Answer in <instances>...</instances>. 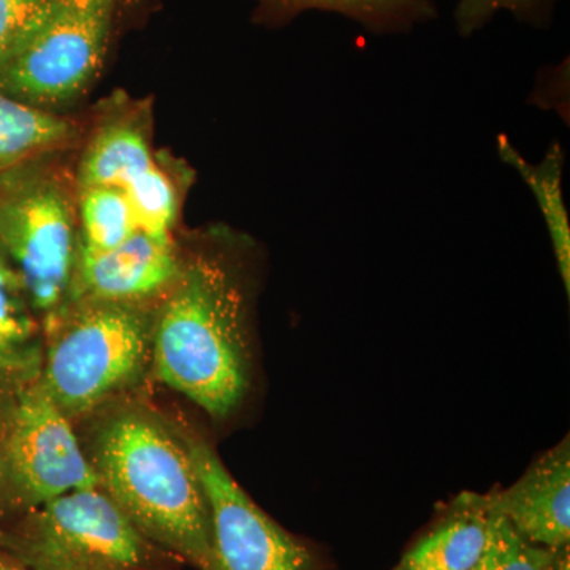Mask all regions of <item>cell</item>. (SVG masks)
<instances>
[{
    "mask_svg": "<svg viewBox=\"0 0 570 570\" xmlns=\"http://www.w3.org/2000/svg\"><path fill=\"white\" fill-rule=\"evenodd\" d=\"M490 498L499 515L528 542L554 551L569 547V436L542 453L513 485Z\"/></svg>",
    "mask_w": 570,
    "mask_h": 570,
    "instance_id": "obj_10",
    "label": "cell"
},
{
    "mask_svg": "<svg viewBox=\"0 0 570 570\" xmlns=\"http://www.w3.org/2000/svg\"><path fill=\"white\" fill-rule=\"evenodd\" d=\"M212 512L208 570H332L324 551L284 530L232 478L205 441L184 438Z\"/></svg>",
    "mask_w": 570,
    "mask_h": 570,
    "instance_id": "obj_8",
    "label": "cell"
},
{
    "mask_svg": "<svg viewBox=\"0 0 570 570\" xmlns=\"http://www.w3.org/2000/svg\"><path fill=\"white\" fill-rule=\"evenodd\" d=\"M291 11L321 10L343 14L371 31H401L433 17V0H279Z\"/></svg>",
    "mask_w": 570,
    "mask_h": 570,
    "instance_id": "obj_17",
    "label": "cell"
},
{
    "mask_svg": "<svg viewBox=\"0 0 570 570\" xmlns=\"http://www.w3.org/2000/svg\"><path fill=\"white\" fill-rule=\"evenodd\" d=\"M89 460L100 489L146 539L184 564L209 569L212 512L181 439L159 420L127 412L105 423Z\"/></svg>",
    "mask_w": 570,
    "mask_h": 570,
    "instance_id": "obj_2",
    "label": "cell"
},
{
    "mask_svg": "<svg viewBox=\"0 0 570 570\" xmlns=\"http://www.w3.org/2000/svg\"><path fill=\"white\" fill-rule=\"evenodd\" d=\"M156 165L148 138L137 124L116 121L97 132L82 156L78 186L126 189Z\"/></svg>",
    "mask_w": 570,
    "mask_h": 570,
    "instance_id": "obj_13",
    "label": "cell"
},
{
    "mask_svg": "<svg viewBox=\"0 0 570 570\" xmlns=\"http://www.w3.org/2000/svg\"><path fill=\"white\" fill-rule=\"evenodd\" d=\"M75 227L73 204L58 176L29 163L0 175V245L47 325L69 303L80 245Z\"/></svg>",
    "mask_w": 570,
    "mask_h": 570,
    "instance_id": "obj_6",
    "label": "cell"
},
{
    "mask_svg": "<svg viewBox=\"0 0 570 570\" xmlns=\"http://www.w3.org/2000/svg\"><path fill=\"white\" fill-rule=\"evenodd\" d=\"M395 570H403V569H397V568H396Z\"/></svg>",
    "mask_w": 570,
    "mask_h": 570,
    "instance_id": "obj_24",
    "label": "cell"
},
{
    "mask_svg": "<svg viewBox=\"0 0 570 570\" xmlns=\"http://www.w3.org/2000/svg\"><path fill=\"white\" fill-rule=\"evenodd\" d=\"M50 0H0V63Z\"/></svg>",
    "mask_w": 570,
    "mask_h": 570,
    "instance_id": "obj_21",
    "label": "cell"
},
{
    "mask_svg": "<svg viewBox=\"0 0 570 570\" xmlns=\"http://www.w3.org/2000/svg\"><path fill=\"white\" fill-rule=\"evenodd\" d=\"M490 494L463 493L401 558L403 570H471L489 542Z\"/></svg>",
    "mask_w": 570,
    "mask_h": 570,
    "instance_id": "obj_11",
    "label": "cell"
},
{
    "mask_svg": "<svg viewBox=\"0 0 570 570\" xmlns=\"http://www.w3.org/2000/svg\"><path fill=\"white\" fill-rule=\"evenodd\" d=\"M499 156L504 163L512 165L530 184L532 194L542 209L543 219L549 227L558 268L566 294H570V225L566 212L564 197H562V163L564 154L560 146L553 145L547 153L546 159L540 164H530L513 148L505 137H499Z\"/></svg>",
    "mask_w": 570,
    "mask_h": 570,
    "instance_id": "obj_15",
    "label": "cell"
},
{
    "mask_svg": "<svg viewBox=\"0 0 570 570\" xmlns=\"http://www.w3.org/2000/svg\"><path fill=\"white\" fill-rule=\"evenodd\" d=\"M45 347L26 285L0 245V395L39 381Z\"/></svg>",
    "mask_w": 570,
    "mask_h": 570,
    "instance_id": "obj_12",
    "label": "cell"
},
{
    "mask_svg": "<svg viewBox=\"0 0 570 570\" xmlns=\"http://www.w3.org/2000/svg\"><path fill=\"white\" fill-rule=\"evenodd\" d=\"M551 0H456L455 20L461 36H471L487 24L498 11H510L519 17L539 14Z\"/></svg>",
    "mask_w": 570,
    "mask_h": 570,
    "instance_id": "obj_20",
    "label": "cell"
},
{
    "mask_svg": "<svg viewBox=\"0 0 570 570\" xmlns=\"http://www.w3.org/2000/svg\"><path fill=\"white\" fill-rule=\"evenodd\" d=\"M80 246L107 250L121 245L138 230L126 193L116 187L80 189Z\"/></svg>",
    "mask_w": 570,
    "mask_h": 570,
    "instance_id": "obj_16",
    "label": "cell"
},
{
    "mask_svg": "<svg viewBox=\"0 0 570 570\" xmlns=\"http://www.w3.org/2000/svg\"><path fill=\"white\" fill-rule=\"evenodd\" d=\"M554 561H557V560H554ZM551 570H554V564H553V568H551Z\"/></svg>",
    "mask_w": 570,
    "mask_h": 570,
    "instance_id": "obj_23",
    "label": "cell"
},
{
    "mask_svg": "<svg viewBox=\"0 0 570 570\" xmlns=\"http://www.w3.org/2000/svg\"><path fill=\"white\" fill-rule=\"evenodd\" d=\"M118 0H50L0 63V91L32 107L81 96L102 67Z\"/></svg>",
    "mask_w": 570,
    "mask_h": 570,
    "instance_id": "obj_7",
    "label": "cell"
},
{
    "mask_svg": "<svg viewBox=\"0 0 570 570\" xmlns=\"http://www.w3.org/2000/svg\"><path fill=\"white\" fill-rule=\"evenodd\" d=\"M0 543L28 570H178L100 487L70 491L0 524Z\"/></svg>",
    "mask_w": 570,
    "mask_h": 570,
    "instance_id": "obj_4",
    "label": "cell"
},
{
    "mask_svg": "<svg viewBox=\"0 0 570 570\" xmlns=\"http://www.w3.org/2000/svg\"><path fill=\"white\" fill-rule=\"evenodd\" d=\"M181 264L171 239L137 230L107 250H88L78 245L69 303H137L168 292L178 279Z\"/></svg>",
    "mask_w": 570,
    "mask_h": 570,
    "instance_id": "obj_9",
    "label": "cell"
},
{
    "mask_svg": "<svg viewBox=\"0 0 570 570\" xmlns=\"http://www.w3.org/2000/svg\"><path fill=\"white\" fill-rule=\"evenodd\" d=\"M558 551L528 542L493 509L489 542L471 570H551Z\"/></svg>",
    "mask_w": 570,
    "mask_h": 570,
    "instance_id": "obj_19",
    "label": "cell"
},
{
    "mask_svg": "<svg viewBox=\"0 0 570 570\" xmlns=\"http://www.w3.org/2000/svg\"><path fill=\"white\" fill-rule=\"evenodd\" d=\"M47 325L39 384L67 417L134 387L151 367L153 324L137 303H75Z\"/></svg>",
    "mask_w": 570,
    "mask_h": 570,
    "instance_id": "obj_3",
    "label": "cell"
},
{
    "mask_svg": "<svg viewBox=\"0 0 570 570\" xmlns=\"http://www.w3.org/2000/svg\"><path fill=\"white\" fill-rule=\"evenodd\" d=\"M249 287L223 250L194 255L153 324L154 376L206 414L225 419L250 385Z\"/></svg>",
    "mask_w": 570,
    "mask_h": 570,
    "instance_id": "obj_1",
    "label": "cell"
},
{
    "mask_svg": "<svg viewBox=\"0 0 570 570\" xmlns=\"http://www.w3.org/2000/svg\"><path fill=\"white\" fill-rule=\"evenodd\" d=\"M71 124L0 91V175L69 140Z\"/></svg>",
    "mask_w": 570,
    "mask_h": 570,
    "instance_id": "obj_14",
    "label": "cell"
},
{
    "mask_svg": "<svg viewBox=\"0 0 570 570\" xmlns=\"http://www.w3.org/2000/svg\"><path fill=\"white\" fill-rule=\"evenodd\" d=\"M0 570H28L0 543Z\"/></svg>",
    "mask_w": 570,
    "mask_h": 570,
    "instance_id": "obj_22",
    "label": "cell"
},
{
    "mask_svg": "<svg viewBox=\"0 0 570 570\" xmlns=\"http://www.w3.org/2000/svg\"><path fill=\"white\" fill-rule=\"evenodd\" d=\"M99 478L70 419L39 381L0 395V519H13Z\"/></svg>",
    "mask_w": 570,
    "mask_h": 570,
    "instance_id": "obj_5",
    "label": "cell"
},
{
    "mask_svg": "<svg viewBox=\"0 0 570 570\" xmlns=\"http://www.w3.org/2000/svg\"><path fill=\"white\" fill-rule=\"evenodd\" d=\"M124 193L132 206L138 230L157 238L171 239V227L178 214V198L170 178L157 165L138 176Z\"/></svg>",
    "mask_w": 570,
    "mask_h": 570,
    "instance_id": "obj_18",
    "label": "cell"
}]
</instances>
